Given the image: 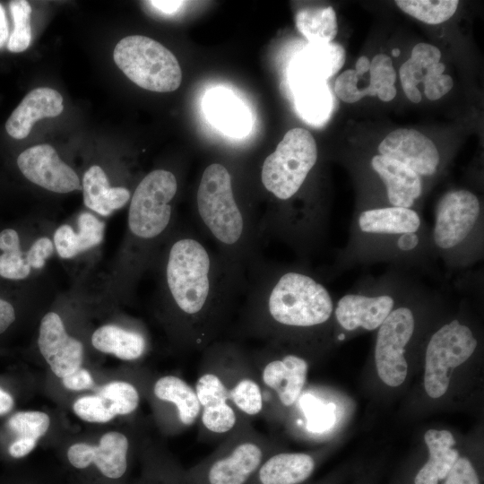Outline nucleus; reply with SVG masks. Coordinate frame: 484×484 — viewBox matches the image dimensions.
<instances>
[{"instance_id": "nucleus-1", "label": "nucleus", "mask_w": 484, "mask_h": 484, "mask_svg": "<svg viewBox=\"0 0 484 484\" xmlns=\"http://www.w3.org/2000/svg\"><path fill=\"white\" fill-rule=\"evenodd\" d=\"M162 263L170 333L182 350L202 352L227 329L245 286L191 229L174 234Z\"/></svg>"}, {"instance_id": "nucleus-2", "label": "nucleus", "mask_w": 484, "mask_h": 484, "mask_svg": "<svg viewBox=\"0 0 484 484\" xmlns=\"http://www.w3.org/2000/svg\"><path fill=\"white\" fill-rule=\"evenodd\" d=\"M246 299L234 337L288 341L295 333L317 329L331 318L329 290L310 274L272 265L262 258L246 273Z\"/></svg>"}, {"instance_id": "nucleus-3", "label": "nucleus", "mask_w": 484, "mask_h": 484, "mask_svg": "<svg viewBox=\"0 0 484 484\" xmlns=\"http://www.w3.org/2000/svg\"><path fill=\"white\" fill-rule=\"evenodd\" d=\"M194 385L201 404L198 437L220 442L246 419L263 415L264 395L249 350L217 340L202 352Z\"/></svg>"}, {"instance_id": "nucleus-4", "label": "nucleus", "mask_w": 484, "mask_h": 484, "mask_svg": "<svg viewBox=\"0 0 484 484\" xmlns=\"http://www.w3.org/2000/svg\"><path fill=\"white\" fill-rule=\"evenodd\" d=\"M196 222L217 246V253L245 286L247 271L262 259L255 212L235 194L229 169L219 162L203 171L195 194Z\"/></svg>"}, {"instance_id": "nucleus-5", "label": "nucleus", "mask_w": 484, "mask_h": 484, "mask_svg": "<svg viewBox=\"0 0 484 484\" xmlns=\"http://www.w3.org/2000/svg\"><path fill=\"white\" fill-rule=\"evenodd\" d=\"M317 155L313 135L304 128L295 127L284 134L275 151L264 160L260 182L275 205L257 220L261 244L275 238L288 203L302 188L317 161Z\"/></svg>"}, {"instance_id": "nucleus-6", "label": "nucleus", "mask_w": 484, "mask_h": 484, "mask_svg": "<svg viewBox=\"0 0 484 484\" xmlns=\"http://www.w3.org/2000/svg\"><path fill=\"white\" fill-rule=\"evenodd\" d=\"M245 420L206 457L186 470L192 484H247L279 443Z\"/></svg>"}, {"instance_id": "nucleus-7", "label": "nucleus", "mask_w": 484, "mask_h": 484, "mask_svg": "<svg viewBox=\"0 0 484 484\" xmlns=\"http://www.w3.org/2000/svg\"><path fill=\"white\" fill-rule=\"evenodd\" d=\"M249 353L263 390L262 417L268 423H276L303 393L308 362L303 356L285 350L280 341H264Z\"/></svg>"}, {"instance_id": "nucleus-8", "label": "nucleus", "mask_w": 484, "mask_h": 484, "mask_svg": "<svg viewBox=\"0 0 484 484\" xmlns=\"http://www.w3.org/2000/svg\"><path fill=\"white\" fill-rule=\"evenodd\" d=\"M177 190L176 175L164 169L151 171L137 185L130 199L127 225L139 252L141 246L148 252V246L170 229Z\"/></svg>"}, {"instance_id": "nucleus-9", "label": "nucleus", "mask_w": 484, "mask_h": 484, "mask_svg": "<svg viewBox=\"0 0 484 484\" xmlns=\"http://www.w3.org/2000/svg\"><path fill=\"white\" fill-rule=\"evenodd\" d=\"M113 58L125 75L139 87L156 92L176 91L182 71L174 54L160 42L142 35L122 39Z\"/></svg>"}, {"instance_id": "nucleus-10", "label": "nucleus", "mask_w": 484, "mask_h": 484, "mask_svg": "<svg viewBox=\"0 0 484 484\" xmlns=\"http://www.w3.org/2000/svg\"><path fill=\"white\" fill-rule=\"evenodd\" d=\"M471 330L451 321L439 328L430 338L425 356L424 387L428 395L436 399L449 386L450 371L465 362L477 348Z\"/></svg>"}, {"instance_id": "nucleus-11", "label": "nucleus", "mask_w": 484, "mask_h": 484, "mask_svg": "<svg viewBox=\"0 0 484 484\" xmlns=\"http://www.w3.org/2000/svg\"><path fill=\"white\" fill-rule=\"evenodd\" d=\"M414 328V315L406 307L393 309L378 327L375 361L380 379L389 386H398L406 378L408 365L404 349Z\"/></svg>"}, {"instance_id": "nucleus-12", "label": "nucleus", "mask_w": 484, "mask_h": 484, "mask_svg": "<svg viewBox=\"0 0 484 484\" xmlns=\"http://www.w3.org/2000/svg\"><path fill=\"white\" fill-rule=\"evenodd\" d=\"M480 214V203L474 194L462 189L447 192L436 209L435 244L441 249L454 248L471 232Z\"/></svg>"}, {"instance_id": "nucleus-13", "label": "nucleus", "mask_w": 484, "mask_h": 484, "mask_svg": "<svg viewBox=\"0 0 484 484\" xmlns=\"http://www.w3.org/2000/svg\"><path fill=\"white\" fill-rule=\"evenodd\" d=\"M128 437L117 431L104 434L98 445L86 443L72 445L67 452L68 462L76 470L94 467L105 480L119 481L128 470Z\"/></svg>"}, {"instance_id": "nucleus-14", "label": "nucleus", "mask_w": 484, "mask_h": 484, "mask_svg": "<svg viewBox=\"0 0 484 484\" xmlns=\"http://www.w3.org/2000/svg\"><path fill=\"white\" fill-rule=\"evenodd\" d=\"M166 430L179 433L198 423L201 404L195 389L177 375L159 377L151 386Z\"/></svg>"}, {"instance_id": "nucleus-15", "label": "nucleus", "mask_w": 484, "mask_h": 484, "mask_svg": "<svg viewBox=\"0 0 484 484\" xmlns=\"http://www.w3.org/2000/svg\"><path fill=\"white\" fill-rule=\"evenodd\" d=\"M16 164L27 180L48 191L66 194L82 188L78 175L49 144L24 150L18 155Z\"/></svg>"}, {"instance_id": "nucleus-16", "label": "nucleus", "mask_w": 484, "mask_h": 484, "mask_svg": "<svg viewBox=\"0 0 484 484\" xmlns=\"http://www.w3.org/2000/svg\"><path fill=\"white\" fill-rule=\"evenodd\" d=\"M38 346L51 371L63 378L81 367L83 359V345L70 336L60 315L47 313L41 319Z\"/></svg>"}, {"instance_id": "nucleus-17", "label": "nucleus", "mask_w": 484, "mask_h": 484, "mask_svg": "<svg viewBox=\"0 0 484 484\" xmlns=\"http://www.w3.org/2000/svg\"><path fill=\"white\" fill-rule=\"evenodd\" d=\"M381 155L395 160L419 176H431L439 164V153L434 143L422 133L399 128L380 143Z\"/></svg>"}, {"instance_id": "nucleus-18", "label": "nucleus", "mask_w": 484, "mask_h": 484, "mask_svg": "<svg viewBox=\"0 0 484 484\" xmlns=\"http://www.w3.org/2000/svg\"><path fill=\"white\" fill-rule=\"evenodd\" d=\"M344 48L338 43H308L290 65L291 85L326 82L342 67Z\"/></svg>"}, {"instance_id": "nucleus-19", "label": "nucleus", "mask_w": 484, "mask_h": 484, "mask_svg": "<svg viewBox=\"0 0 484 484\" xmlns=\"http://www.w3.org/2000/svg\"><path fill=\"white\" fill-rule=\"evenodd\" d=\"M394 300L389 295L369 297L346 294L333 309L338 324L347 331L359 327L372 331L377 329L393 309Z\"/></svg>"}, {"instance_id": "nucleus-20", "label": "nucleus", "mask_w": 484, "mask_h": 484, "mask_svg": "<svg viewBox=\"0 0 484 484\" xmlns=\"http://www.w3.org/2000/svg\"><path fill=\"white\" fill-rule=\"evenodd\" d=\"M316 466L315 454L279 451L265 459L247 484H306Z\"/></svg>"}, {"instance_id": "nucleus-21", "label": "nucleus", "mask_w": 484, "mask_h": 484, "mask_svg": "<svg viewBox=\"0 0 484 484\" xmlns=\"http://www.w3.org/2000/svg\"><path fill=\"white\" fill-rule=\"evenodd\" d=\"M63 109V97L58 91L48 87L36 88L13 111L5 123V130L14 139H24L35 122L45 117H57Z\"/></svg>"}, {"instance_id": "nucleus-22", "label": "nucleus", "mask_w": 484, "mask_h": 484, "mask_svg": "<svg viewBox=\"0 0 484 484\" xmlns=\"http://www.w3.org/2000/svg\"><path fill=\"white\" fill-rule=\"evenodd\" d=\"M371 166L385 183L393 206L411 208L421 194L420 176L406 165L378 154L372 158Z\"/></svg>"}, {"instance_id": "nucleus-23", "label": "nucleus", "mask_w": 484, "mask_h": 484, "mask_svg": "<svg viewBox=\"0 0 484 484\" xmlns=\"http://www.w3.org/2000/svg\"><path fill=\"white\" fill-rule=\"evenodd\" d=\"M203 108L208 120L226 134L242 137L251 128L246 108L225 89H212L204 97Z\"/></svg>"}, {"instance_id": "nucleus-24", "label": "nucleus", "mask_w": 484, "mask_h": 484, "mask_svg": "<svg viewBox=\"0 0 484 484\" xmlns=\"http://www.w3.org/2000/svg\"><path fill=\"white\" fill-rule=\"evenodd\" d=\"M428 448V461L419 468L413 479L414 484H439L460 457L454 448L453 434L445 429H429L424 435Z\"/></svg>"}, {"instance_id": "nucleus-25", "label": "nucleus", "mask_w": 484, "mask_h": 484, "mask_svg": "<svg viewBox=\"0 0 484 484\" xmlns=\"http://www.w3.org/2000/svg\"><path fill=\"white\" fill-rule=\"evenodd\" d=\"M77 223V232L67 224H63L55 230L54 246L63 259H71L99 245L104 238L105 223L92 213L82 212Z\"/></svg>"}, {"instance_id": "nucleus-26", "label": "nucleus", "mask_w": 484, "mask_h": 484, "mask_svg": "<svg viewBox=\"0 0 484 484\" xmlns=\"http://www.w3.org/2000/svg\"><path fill=\"white\" fill-rule=\"evenodd\" d=\"M82 193L86 207L105 217L123 208L131 199L127 188L109 186L108 176L98 165H93L85 171Z\"/></svg>"}, {"instance_id": "nucleus-27", "label": "nucleus", "mask_w": 484, "mask_h": 484, "mask_svg": "<svg viewBox=\"0 0 484 484\" xmlns=\"http://www.w3.org/2000/svg\"><path fill=\"white\" fill-rule=\"evenodd\" d=\"M92 346L117 358L133 361L142 358L147 350L145 335L135 329H127L116 324H105L91 335Z\"/></svg>"}, {"instance_id": "nucleus-28", "label": "nucleus", "mask_w": 484, "mask_h": 484, "mask_svg": "<svg viewBox=\"0 0 484 484\" xmlns=\"http://www.w3.org/2000/svg\"><path fill=\"white\" fill-rule=\"evenodd\" d=\"M420 223L417 212L395 206L364 211L358 220L363 232L376 234H412L419 229Z\"/></svg>"}, {"instance_id": "nucleus-29", "label": "nucleus", "mask_w": 484, "mask_h": 484, "mask_svg": "<svg viewBox=\"0 0 484 484\" xmlns=\"http://www.w3.org/2000/svg\"><path fill=\"white\" fill-rule=\"evenodd\" d=\"M292 87L296 108L305 121L318 125L330 118L333 98L326 82H305Z\"/></svg>"}, {"instance_id": "nucleus-30", "label": "nucleus", "mask_w": 484, "mask_h": 484, "mask_svg": "<svg viewBox=\"0 0 484 484\" xmlns=\"http://www.w3.org/2000/svg\"><path fill=\"white\" fill-rule=\"evenodd\" d=\"M440 58V50L433 45L419 43L412 48L411 57L399 71L402 87L411 101L420 102L422 95L418 86L423 83L428 67L438 63Z\"/></svg>"}, {"instance_id": "nucleus-31", "label": "nucleus", "mask_w": 484, "mask_h": 484, "mask_svg": "<svg viewBox=\"0 0 484 484\" xmlns=\"http://www.w3.org/2000/svg\"><path fill=\"white\" fill-rule=\"evenodd\" d=\"M295 22L309 43L332 42L338 31L336 14L332 6L299 10Z\"/></svg>"}, {"instance_id": "nucleus-32", "label": "nucleus", "mask_w": 484, "mask_h": 484, "mask_svg": "<svg viewBox=\"0 0 484 484\" xmlns=\"http://www.w3.org/2000/svg\"><path fill=\"white\" fill-rule=\"evenodd\" d=\"M143 458V472L137 484H192L186 470L163 451L147 450Z\"/></svg>"}, {"instance_id": "nucleus-33", "label": "nucleus", "mask_w": 484, "mask_h": 484, "mask_svg": "<svg viewBox=\"0 0 484 484\" xmlns=\"http://www.w3.org/2000/svg\"><path fill=\"white\" fill-rule=\"evenodd\" d=\"M296 404L308 433L323 434L329 431L334 425L336 407L333 403H325L313 393L303 392Z\"/></svg>"}, {"instance_id": "nucleus-34", "label": "nucleus", "mask_w": 484, "mask_h": 484, "mask_svg": "<svg viewBox=\"0 0 484 484\" xmlns=\"http://www.w3.org/2000/svg\"><path fill=\"white\" fill-rule=\"evenodd\" d=\"M368 72L369 83L361 89L364 97L377 96L383 101L392 100L396 95V73L392 59L385 54L375 56L370 61Z\"/></svg>"}, {"instance_id": "nucleus-35", "label": "nucleus", "mask_w": 484, "mask_h": 484, "mask_svg": "<svg viewBox=\"0 0 484 484\" xmlns=\"http://www.w3.org/2000/svg\"><path fill=\"white\" fill-rule=\"evenodd\" d=\"M397 6L428 24H438L450 19L455 13L459 2L457 0H397Z\"/></svg>"}, {"instance_id": "nucleus-36", "label": "nucleus", "mask_w": 484, "mask_h": 484, "mask_svg": "<svg viewBox=\"0 0 484 484\" xmlns=\"http://www.w3.org/2000/svg\"><path fill=\"white\" fill-rule=\"evenodd\" d=\"M99 394L109 402L117 416L134 412L141 399L137 387L134 384L123 380L107 384L100 389Z\"/></svg>"}, {"instance_id": "nucleus-37", "label": "nucleus", "mask_w": 484, "mask_h": 484, "mask_svg": "<svg viewBox=\"0 0 484 484\" xmlns=\"http://www.w3.org/2000/svg\"><path fill=\"white\" fill-rule=\"evenodd\" d=\"M9 6L13 30L9 37L7 48L13 53H21L29 48L31 41V6L24 0L11 1Z\"/></svg>"}, {"instance_id": "nucleus-38", "label": "nucleus", "mask_w": 484, "mask_h": 484, "mask_svg": "<svg viewBox=\"0 0 484 484\" xmlns=\"http://www.w3.org/2000/svg\"><path fill=\"white\" fill-rule=\"evenodd\" d=\"M50 425L48 415L42 411H19L8 420V426L18 437L39 440L48 431Z\"/></svg>"}, {"instance_id": "nucleus-39", "label": "nucleus", "mask_w": 484, "mask_h": 484, "mask_svg": "<svg viewBox=\"0 0 484 484\" xmlns=\"http://www.w3.org/2000/svg\"><path fill=\"white\" fill-rule=\"evenodd\" d=\"M73 410L80 419L92 423H106L117 416L109 402L99 394L77 399Z\"/></svg>"}, {"instance_id": "nucleus-40", "label": "nucleus", "mask_w": 484, "mask_h": 484, "mask_svg": "<svg viewBox=\"0 0 484 484\" xmlns=\"http://www.w3.org/2000/svg\"><path fill=\"white\" fill-rule=\"evenodd\" d=\"M445 65L438 62L430 65L423 81L424 94L430 100H436L445 96L453 87V79L443 73Z\"/></svg>"}, {"instance_id": "nucleus-41", "label": "nucleus", "mask_w": 484, "mask_h": 484, "mask_svg": "<svg viewBox=\"0 0 484 484\" xmlns=\"http://www.w3.org/2000/svg\"><path fill=\"white\" fill-rule=\"evenodd\" d=\"M359 78L354 69H348L341 73L334 84L337 97L346 103H355L363 99L361 88L359 87Z\"/></svg>"}, {"instance_id": "nucleus-42", "label": "nucleus", "mask_w": 484, "mask_h": 484, "mask_svg": "<svg viewBox=\"0 0 484 484\" xmlns=\"http://www.w3.org/2000/svg\"><path fill=\"white\" fill-rule=\"evenodd\" d=\"M443 484H480V480L472 462L467 457L460 456Z\"/></svg>"}, {"instance_id": "nucleus-43", "label": "nucleus", "mask_w": 484, "mask_h": 484, "mask_svg": "<svg viewBox=\"0 0 484 484\" xmlns=\"http://www.w3.org/2000/svg\"><path fill=\"white\" fill-rule=\"evenodd\" d=\"M54 248L53 241L47 237H41L36 239L28 249L23 248L27 263L31 270L43 268L47 259L52 255Z\"/></svg>"}, {"instance_id": "nucleus-44", "label": "nucleus", "mask_w": 484, "mask_h": 484, "mask_svg": "<svg viewBox=\"0 0 484 484\" xmlns=\"http://www.w3.org/2000/svg\"><path fill=\"white\" fill-rule=\"evenodd\" d=\"M62 383L69 390L81 391L90 389L93 385V379L88 370L79 367L63 377Z\"/></svg>"}, {"instance_id": "nucleus-45", "label": "nucleus", "mask_w": 484, "mask_h": 484, "mask_svg": "<svg viewBox=\"0 0 484 484\" xmlns=\"http://www.w3.org/2000/svg\"><path fill=\"white\" fill-rule=\"evenodd\" d=\"M17 312L13 301L0 294V334L4 333L16 321Z\"/></svg>"}, {"instance_id": "nucleus-46", "label": "nucleus", "mask_w": 484, "mask_h": 484, "mask_svg": "<svg viewBox=\"0 0 484 484\" xmlns=\"http://www.w3.org/2000/svg\"><path fill=\"white\" fill-rule=\"evenodd\" d=\"M37 440L17 437L8 447L11 457L19 459L29 454L37 445Z\"/></svg>"}, {"instance_id": "nucleus-47", "label": "nucleus", "mask_w": 484, "mask_h": 484, "mask_svg": "<svg viewBox=\"0 0 484 484\" xmlns=\"http://www.w3.org/2000/svg\"><path fill=\"white\" fill-rule=\"evenodd\" d=\"M148 3L157 10L168 14L177 12L184 4L183 1H149Z\"/></svg>"}, {"instance_id": "nucleus-48", "label": "nucleus", "mask_w": 484, "mask_h": 484, "mask_svg": "<svg viewBox=\"0 0 484 484\" xmlns=\"http://www.w3.org/2000/svg\"><path fill=\"white\" fill-rule=\"evenodd\" d=\"M13 403L12 395L0 387V416L8 413L13 409Z\"/></svg>"}, {"instance_id": "nucleus-49", "label": "nucleus", "mask_w": 484, "mask_h": 484, "mask_svg": "<svg viewBox=\"0 0 484 484\" xmlns=\"http://www.w3.org/2000/svg\"><path fill=\"white\" fill-rule=\"evenodd\" d=\"M370 60L365 56H360L355 65V72L359 77H362L367 72L369 71Z\"/></svg>"}, {"instance_id": "nucleus-50", "label": "nucleus", "mask_w": 484, "mask_h": 484, "mask_svg": "<svg viewBox=\"0 0 484 484\" xmlns=\"http://www.w3.org/2000/svg\"><path fill=\"white\" fill-rule=\"evenodd\" d=\"M8 36V28L4 10L0 4V48L3 46Z\"/></svg>"}, {"instance_id": "nucleus-51", "label": "nucleus", "mask_w": 484, "mask_h": 484, "mask_svg": "<svg viewBox=\"0 0 484 484\" xmlns=\"http://www.w3.org/2000/svg\"><path fill=\"white\" fill-rule=\"evenodd\" d=\"M392 54L393 56H398L400 54V50L398 48H394L392 50Z\"/></svg>"}]
</instances>
